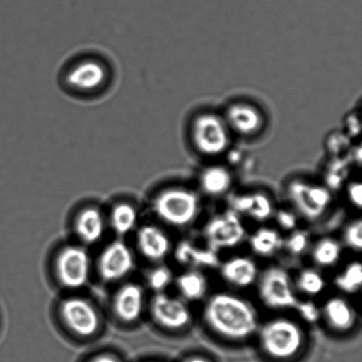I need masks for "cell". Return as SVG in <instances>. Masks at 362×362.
<instances>
[{
	"instance_id": "cell-6",
	"label": "cell",
	"mask_w": 362,
	"mask_h": 362,
	"mask_svg": "<svg viewBox=\"0 0 362 362\" xmlns=\"http://www.w3.org/2000/svg\"><path fill=\"white\" fill-rule=\"evenodd\" d=\"M286 195L296 214L311 222L322 218L332 202V195L327 187L305 181L291 183Z\"/></svg>"
},
{
	"instance_id": "cell-7",
	"label": "cell",
	"mask_w": 362,
	"mask_h": 362,
	"mask_svg": "<svg viewBox=\"0 0 362 362\" xmlns=\"http://www.w3.org/2000/svg\"><path fill=\"white\" fill-rule=\"evenodd\" d=\"M206 246L218 252L239 246L246 237L243 218L232 209L213 216L204 228Z\"/></svg>"
},
{
	"instance_id": "cell-28",
	"label": "cell",
	"mask_w": 362,
	"mask_h": 362,
	"mask_svg": "<svg viewBox=\"0 0 362 362\" xmlns=\"http://www.w3.org/2000/svg\"><path fill=\"white\" fill-rule=\"evenodd\" d=\"M310 236L306 230H294L284 239V248L292 257H300L310 247Z\"/></svg>"
},
{
	"instance_id": "cell-8",
	"label": "cell",
	"mask_w": 362,
	"mask_h": 362,
	"mask_svg": "<svg viewBox=\"0 0 362 362\" xmlns=\"http://www.w3.org/2000/svg\"><path fill=\"white\" fill-rule=\"evenodd\" d=\"M90 271V257L83 247L69 246L59 252L56 273L59 282L66 288L77 289L86 285Z\"/></svg>"
},
{
	"instance_id": "cell-20",
	"label": "cell",
	"mask_w": 362,
	"mask_h": 362,
	"mask_svg": "<svg viewBox=\"0 0 362 362\" xmlns=\"http://www.w3.org/2000/svg\"><path fill=\"white\" fill-rule=\"evenodd\" d=\"M176 286L184 300L197 301L207 294L209 284L201 271L188 269L177 278Z\"/></svg>"
},
{
	"instance_id": "cell-35",
	"label": "cell",
	"mask_w": 362,
	"mask_h": 362,
	"mask_svg": "<svg viewBox=\"0 0 362 362\" xmlns=\"http://www.w3.org/2000/svg\"><path fill=\"white\" fill-rule=\"evenodd\" d=\"M186 362H209L207 360L204 359V358L202 357H193L191 359L187 360Z\"/></svg>"
},
{
	"instance_id": "cell-11",
	"label": "cell",
	"mask_w": 362,
	"mask_h": 362,
	"mask_svg": "<svg viewBox=\"0 0 362 362\" xmlns=\"http://www.w3.org/2000/svg\"><path fill=\"white\" fill-rule=\"evenodd\" d=\"M60 314L67 327L81 337L95 334L100 324L98 311L88 301L81 298H70L63 301Z\"/></svg>"
},
{
	"instance_id": "cell-31",
	"label": "cell",
	"mask_w": 362,
	"mask_h": 362,
	"mask_svg": "<svg viewBox=\"0 0 362 362\" xmlns=\"http://www.w3.org/2000/svg\"><path fill=\"white\" fill-rule=\"evenodd\" d=\"M294 310L297 311L300 319L308 325H315L321 320L322 310L317 306V304L313 300H300L298 301Z\"/></svg>"
},
{
	"instance_id": "cell-34",
	"label": "cell",
	"mask_w": 362,
	"mask_h": 362,
	"mask_svg": "<svg viewBox=\"0 0 362 362\" xmlns=\"http://www.w3.org/2000/svg\"><path fill=\"white\" fill-rule=\"evenodd\" d=\"M90 362H119V361L112 356H103L95 358Z\"/></svg>"
},
{
	"instance_id": "cell-18",
	"label": "cell",
	"mask_w": 362,
	"mask_h": 362,
	"mask_svg": "<svg viewBox=\"0 0 362 362\" xmlns=\"http://www.w3.org/2000/svg\"><path fill=\"white\" fill-rule=\"evenodd\" d=\"M115 310L122 321H136L144 310V293L141 287L134 284L123 286L115 297Z\"/></svg>"
},
{
	"instance_id": "cell-25",
	"label": "cell",
	"mask_w": 362,
	"mask_h": 362,
	"mask_svg": "<svg viewBox=\"0 0 362 362\" xmlns=\"http://www.w3.org/2000/svg\"><path fill=\"white\" fill-rule=\"evenodd\" d=\"M334 285L340 292L354 294L361 288L362 265L359 261H353L347 264L342 272L336 276Z\"/></svg>"
},
{
	"instance_id": "cell-32",
	"label": "cell",
	"mask_w": 362,
	"mask_h": 362,
	"mask_svg": "<svg viewBox=\"0 0 362 362\" xmlns=\"http://www.w3.org/2000/svg\"><path fill=\"white\" fill-rule=\"evenodd\" d=\"M273 216L279 228L290 233L297 229L299 216L292 209H279V211H275Z\"/></svg>"
},
{
	"instance_id": "cell-4",
	"label": "cell",
	"mask_w": 362,
	"mask_h": 362,
	"mask_svg": "<svg viewBox=\"0 0 362 362\" xmlns=\"http://www.w3.org/2000/svg\"><path fill=\"white\" fill-rule=\"evenodd\" d=\"M201 207L199 195L186 187L165 188L153 201L156 215L162 221L178 228L192 225L200 214Z\"/></svg>"
},
{
	"instance_id": "cell-21",
	"label": "cell",
	"mask_w": 362,
	"mask_h": 362,
	"mask_svg": "<svg viewBox=\"0 0 362 362\" xmlns=\"http://www.w3.org/2000/svg\"><path fill=\"white\" fill-rule=\"evenodd\" d=\"M227 122L238 133L251 134L262 125V117L257 110L247 105H236L227 112Z\"/></svg>"
},
{
	"instance_id": "cell-1",
	"label": "cell",
	"mask_w": 362,
	"mask_h": 362,
	"mask_svg": "<svg viewBox=\"0 0 362 362\" xmlns=\"http://www.w3.org/2000/svg\"><path fill=\"white\" fill-rule=\"evenodd\" d=\"M204 320L215 334L232 341H243L257 334L259 319L252 305L232 293H216L204 308Z\"/></svg>"
},
{
	"instance_id": "cell-23",
	"label": "cell",
	"mask_w": 362,
	"mask_h": 362,
	"mask_svg": "<svg viewBox=\"0 0 362 362\" xmlns=\"http://www.w3.org/2000/svg\"><path fill=\"white\" fill-rule=\"evenodd\" d=\"M233 179L226 169L213 166L204 170L200 177L201 189L211 197L226 194L232 187Z\"/></svg>"
},
{
	"instance_id": "cell-26",
	"label": "cell",
	"mask_w": 362,
	"mask_h": 362,
	"mask_svg": "<svg viewBox=\"0 0 362 362\" xmlns=\"http://www.w3.org/2000/svg\"><path fill=\"white\" fill-rule=\"evenodd\" d=\"M294 284V286L300 293L308 297L319 296L324 292L326 286L324 276L313 268H306L300 271Z\"/></svg>"
},
{
	"instance_id": "cell-13",
	"label": "cell",
	"mask_w": 362,
	"mask_h": 362,
	"mask_svg": "<svg viewBox=\"0 0 362 362\" xmlns=\"http://www.w3.org/2000/svg\"><path fill=\"white\" fill-rule=\"evenodd\" d=\"M229 209L257 222L267 221L275 212L271 197L262 192L233 195L229 199Z\"/></svg>"
},
{
	"instance_id": "cell-15",
	"label": "cell",
	"mask_w": 362,
	"mask_h": 362,
	"mask_svg": "<svg viewBox=\"0 0 362 362\" xmlns=\"http://www.w3.org/2000/svg\"><path fill=\"white\" fill-rule=\"evenodd\" d=\"M220 275L229 285L247 288L257 281L258 266L247 257H233L219 265Z\"/></svg>"
},
{
	"instance_id": "cell-29",
	"label": "cell",
	"mask_w": 362,
	"mask_h": 362,
	"mask_svg": "<svg viewBox=\"0 0 362 362\" xmlns=\"http://www.w3.org/2000/svg\"><path fill=\"white\" fill-rule=\"evenodd\" d=\"M173 280V272L166 266L155 268L148 276V286L157 293H164L171 286Z\"/></svg>"
},
{
	"instance_id": "cell-12",
	"label": "cell",
	"mask_w": 362,
	"mask_h": 362,
	"mask_svg": "<svg viewBox=\"0 0 362 362\" xmlns=\"http://www.w3.org/2000/svg\"><path fill=\"white\" fill-rule=\"evenodd\" d=\"M134 259L125 243L115 241L102 252L98 261V271L105 281L112 282L125 278L132 271Z\"/></svg>"
},
{
	"instance_id": "cell-17",
	"label": "cell",
	"mask_w": 362,
	"mask_h": 362,
	"mask_svg": "<svg viewBox=\"0 0 362 362\" xmlns=\"http://www.w3.org/2000/svg\"><path fill=\"white\" fill-rule=\"evenodd\" d=\"M141 254L148 260L161 262L172 250L171 240L164 230L155 226H145L137 234Z\"/></svg>"
},
{
	"instance_id": "cell-24",
	"label": "cell",
	"mask_w": 362,
	"mask_h": 362,
	"mask_svg": "<svg viewBox=\"0 0 362 362\" xmlns=\"http://www.w3.org/2000/svg\"><path fill=\"white\" fill-rule=\"evenodd\" d=\"M342 250L341 244L339 240L329 237L322 238L312 247V260L319 267H332L338 264L341 258Z\"/></svg>"
},
{
	"instance_id": "cell-2",
	"label": "cell",
	"mask_w": 362,
	"mask_h": 362,
	"mask_svg": "<svg viewBox=\"0 0 362 362\" xmlns=\"http://www.w3.org/2000/svg\"><path fill=\"white\" fill-rule=\"evenodd\" d=\"M113 67L105 57L97 52H81L64 64L59 83L66 94L74 98L102 97L113 83Z\"/></svg>"
},
{
	"instance_id": "cell-30",
	"label": "cell",
	"mask_w": 362,
	"mask_h": 362,
	"mask_svg": "<svg viewBox=\"0 0 362 362\" xmlns=\"http://www.w3.org/2000/svg\"><path fill=\"white\" fill-rule=\"evenodd\" d=\"M344 243L350 250L360 252L362 248V221L361 219L354 220L346 226L343 233Z\"/></svg>"
},
{
	"instance_id": "cell-19",
	"label": "cell",
	"mask_w": 362,
	"mask_h": 362,
	"mask_svg": "<svg viewBox=\"0 0 362 362\" xmlns=\"http://www.w3.org/2000/svg\"><path fill=\"white\" fill-rule=\"evenodd\" d=\"M250 247L258 257H271L283 250L284 238L278 230L262 226L251 234Z\"/></svg>"
},
{
	"instance_id": "cell-33",
	"label": "cell",
	"mask_w": 362,
	"mask_h": 362,
	"mask_svg": "<svg viewBox=\"0 0 362 362\" xmlns=\"http://www.w3.org/2000/svg\"><path fill=\"white\" fill-rule=\"evenodd\" d=\"M347 198L350 204L357 209L362 206V187L361 183L351 184L347 190Z\"/></svg>"
},
{
	"instance_id": "cell-14",
	"label": "cell",
	"mask_w": 362,
	"mask_h": 362,
	"mask_svg": "<svg viewBox=\"0 0 362 362\" xmlns=\"http://www.w3.org/2000/svg\"><path fill=\"white\" fill-rule=\"evenodd\" d=\"M175 258L180 265L190 269H213L219 267L218 253L207 246L202 247L193 240H180L175 248Z\"/></svg>"
},
{
	"instance_id": "cell-27",
	"label": "cell",
	"mask_w": 362,
	"mask_h": 362,
	"mask_svg": "<svg viewBox=\"0 0 362 362\" xmlns=\"http://www.w3.org/2000/svg\"><path fill=\"white\" fill-rule=\"evenodd\" d=\"M137 222V212L132 205L120 204L112 212L111 223L113 230L119 235H125L134 229Z\"/></svg>"
},
{
	"instance_id": "cell-3",
	"label": "cell",
	"mask_w": 362,
	"mask_h": 362,
	"mask_svg": "<svg viewBox=\"0 0 362 362\" xmlns=\"http://www.w3.org/2000/svg\"><path fill=\"white\" fill-rule=\"evenodd\" d=\"M259 345L269 357L287 360L303 349L305 334L298 322L286 317H276L259 326Z\"/></svg>"
},
{
	"instance_id": "cell-16",
	"label": "cell",
	"mask_w": 362,
	"mask_h": 362,
	"mask_svg": "<svg viewBox=\"0 0 362 362\" xmlns=\"http://www.w3.org/2000/svg\"><path fill=\"white\" fill-rule=\"evenodd\" d=\"M321 310L322 318L334 332H349L356 324V310L352 304L342 297H332L326 300Z\"/></svg>"
},
{
	"instance_id": "cell-10",
	"label": "cell",
	"mask_w": 362,
	"mask_h": 362,
	"mask_svg": "<svg viewBox=\"0 0 362 362\" xmlns=\"http://www.w3.org/2000/svg\"><path fill=\"white\" fill-rule=\"evenodd\" d=\"M193 136L195 145L204 154H220L228 145L226 123L214 115L199 117L194 124Z\"/></svg>"
},
{
	"instance_id": "cell-5",
	"label": "cell",
	"mask_w": 362,
	"mask_h": 362,
	"mask_svg": "<svg viewBox=\"0 0 362 362\" xmlns=\"http://www.w3.org/2000/svg\"><path fill=\"white\" fill-rule=\"evenodd\" d=\"M257 280L259 297L266 307L274 310H294L299 300L293 280L285 269L271 266Z\"/></svg>"
},
{
	"instance_id": "cell-22",
	"label": "cell",
	"mask_w": 362,
	"mask_h": 362,
	"mask_svg": "<svg viewBox=\"0 0 362 362\" xmlns=\"http://www.w3.org/2000/svg\"><path fill=\"white\" fill-rule=\"evenodd\" d=\"M78 236L88 244H93L101 239L105 230V222L100 211L88 208L80 213L76 223Z\"/></svg>"
},
{
	"instance_id": "cell-9",
	"label": "cell",
	"mask_w": 362,
	"mask_h": 362,
	"mask_svg": "<svg viewBox=\"0 0 362 362\" xmlns=\"http://www.w3.org/2000/svg\"><path fill=\"white\" fill-rule=\"evenodd\" d=\"M151 314L155 321L170 331H180L192 322V313L186 300L168 296L156 294L151 303Z\"/></svg>"
}]
</instances>
